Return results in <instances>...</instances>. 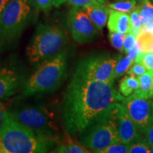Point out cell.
Wrapping results in <instances>:
<instances>
[{"label": "cell", "instance_id": "6da1fadb", "mask_svg": "<svg viewBox=\"0 0 153 153\" xmlns=\"http://www.w3.org/2000/svg\"><path fill=\"white\" fill-rule=\"evenodd\" d=\"M123 99L114 83L72 76L62 103V114L68 133L80 135L101 112Z\"/></svg>", "mask_w": 153, "mask_h": 153}, {"label": "cell", "instance_id": "7a4b0ae2", "mask_svg": "<svg viewBox=\"0 0 153 153\" xmlns=\"http://www.w3.org/2000/svg\"><path fill=\"white\" fill-rule=\"evenodd\" d=\"M35 0H10L0 13V54L16 46L24 32L40 14Z\"/></svg>", "mask_w": 153, "mask_h": 153}, {"label": "cell", "instance_id": "3957f363", "mask_svg": "<svg viewBox=\"0 0 153 153\" xmlns=\"http://www.w3.org/2000/svg\"><path fill=\"white\" fill-rule=\"evenodd\" d=\"M57 144V139L36 134L7 111L0 127V153H45L52 152Z\"/></svg>", "mask_w": 153, "mask_h": 153}, {"label": "cell", "instance_id": "277c9868", "mask_svg": "<svg viewBox=\"0 0 153 153\" xmlns=\"http://www.w3.org/2000/svg\"><path fill=\"white\" fill-rule=\"evenodd\" d=\"M68 52L65 49L36 67L22 88L23 97L53 92L62 85L67 76Z\"/></svg>", "mask_w": 153, "mask_h": 153}, {"label": "cell", "instance_id": "5b68a950", "mask_svg": "<svg viewBox=\"0 0 153 153\" xmlns=\"http://www.w3.org/2000/svg\"><path fill=\"white\" fill-rule=\"evenodd\" d=\"M67 43L68 36L62 28L48 23H41L26 47V58L30 65L36 68L64 50Z\"/></svg>", "mask_w": 153, "mask_h": 153}, {"label": "cell", "instance_id": "8992f818", "mask_svg": "<svg viewBox=\"0 0 153 153\" xmlns=\"http://www.w3.org/2000/svg\"><path fill=\"white\" fill-rule=\"evenodd\" d=\"M117 103L101 112L80 134V142L89 150L100 153L108 145L120 142L116 118Z\"/></svg>", "mask_w": 153, "mask_h": 153}, {"label": "cell", "instance_id": "52a82bcc", "mask_svg": "<svg viewBox=\"0 0 153 153\" xmlns=\"http://www.w3.org/2000/svg\"><path fill=\"white\" fill-rule=\"evenodd\" d=\"M7 112L15 120L36 134L57 139L53 116L45 106L16 104L9 108Z\"/></svg>", "mask_w": 153, "mask_h": 153}, {"label": "cell", "instance_id": "ba28073f", "mask_svg": "<svg viewBox=\"0 0 153 153\" xmlns=\"http://www.w3.org/2000/svg\"><path fill=\"white\" fill-rule=\"evenodd\" d=\"M120 55L111 57L106 54L88 55L81 59L72 76L78 79L114 83L113 71Z\"/></svg>", "mask_w": 153, "mask_h": 153}, {"label": "cell", "instance_id": "9c48e42d", "mask_svg": "<svg viewBox=\"0 0 153 153\" xmlns=\"http://www.w3.org/2000/svg\"><path fill=\"white\" fill-rule=\"evenodd\" d=\"M28 76L26 68L16 60L0 62V101L22 89Z\"/></svg>", "mask_w": 153, "mask_h": 153}, {"label": "cell", "instance_id": "30bf717a", "mask_svg": "<svg viewBox=\"0 0 153 153\" xmlns=\"http://www.w3.org/2000/svg\"><path fill=\"white\" fill-rule=\"evenodd\" d=\"M137 129L143 133L153 124V100L132 94L121 101Z\"/></svg>", "mask_w": 153, "mask_h": 153}, {"label": "cell", "instance_id": "8fae6325", "mask_svg": "<svg viewBox=\"0 0 153 153\" xmlns=\"http://www.w3.org/2000/svg\"><path fill=\"white\" fill-rule=\"evenodd\" d=\"M68 22L72 37L77 43H90L98 36L99 30L80 7H72Z\"/></svg>", "mask_w": 153, "mask_h": 153}, {"label": "cell", "instance_id": "7c38bea8", "mask_svg": "<svg viewBox=\"0 0 153 153\" xmlns=\"http://www.w3.org/2000/svg\"><path fill=\"white\" fill-rule=\"evenodd\" d=\"M116 118L120 142L129 144L137 140L142 137L125 107L118 103H117Z\"/></svg>", "mask_w": 153, "mask_h": 153}, {"label": "cell", "instance_id": "4fadbf2b", "mask_svg": "<svg viewBox=\"0 0 153 153\" xmlns=\"http://www.w3.org/2000/svg\"><path fill=\"white\" fill-rule=\"evenodd\" d=\"M82 9L99 30L106 26L109 14V9L108 7L96 1L94 3L85 6Z\"/></svg>", "mask_w": 153, "mask_h": 153}, {"label": "cell", "instance_id": "5bb4252c", "mask_svg": "<svg viewBox=\"0 0 153 153\" xmlns=\"http://www.w3.org/2000/svg\"><path fill=\"white\" fill-rule=\"evenodd\" d=\"M107 26L110 31L118 32L124 34L129 33L131 29L129 15L127 13L109 9Z\"/></svg>", "mask_w": 153, "mask_h": 153}, {"label": "cell", "instance_id": "9a60e30c", "mask_svg": "<svg viewBox=\"0 0 153 153\" xmlns=\"http://www.w3.org/2000/svg\"><path fill=\"white\" fill-rule=\"evenodd\" d=\"M153 79V72L147 71L137 77L139 87L133 93V94L142 98H150V91Z\"/></svg>", "mask_w": 153, "mask_h": 153}, {"label": "cell", "instance_id": "2e32d148", "mask_svg": "<svg viewBox=\"0 0 153 153\" xmlns=\"http://www.w3.org/2000/svg\"><path fill=\"white\" fill-rule=\"evenodd\" d=\"M135 8L139 12L143 26L153 20V4L150 0H140Z\"/></svg>", "mask_w": 153, "mask_h": 153}, {"label": "cell", "instance_id": "e0dca14e", "mask_svg": "<svg viewBox=\"0 0 153 153\" xmlns=\"http://www.w3.org/2000/svg\"><path fill=\"white\" fill-rule=\"evenodd\" d=\"M139 87L137 78L131 75L125 76L120 80L119 84V91L123 97H128Z\"/></svg>", "mask_w": 153, "mask_h": 153}, {"label": "cell", "instance_id": "ac0fdd59", "mask_svg": "<svg viewBox=\"0 0 153 153\" xmlns=\"http://www.w3.org/2000/svg\"><path fill=\"white\" fill-rule=\"evenodd\" d=\"M132 63L133 62L128 57H122L121 55H120L113 71V79L114 81L126 73Z\"/></svg>", "mask_w": 153, "mask_h": 153}, {"label": "cell", "instance_id": "d6986e66", "mask_svg": "<svg viewBox=\"0 0 153 153\" xmlns=\"http://www.w3.org/2000/svg\"><path fill=\"white\" fill-rule=\"evenodd\" d=\"M137 43L140 51L153 53V35L142 30L137 37Z\"/></svg>", "mask_w": 153, "mask_h": 153}, {"label": "cell", "instance_id": "ffe728a7", "mask_svg": "<svg viewBox=\"0 0 153 153\" xmlns=\"http://www.w3.org/2000/svg\"><path fill=\"white\" fill-rule=\"evenodd\" d=\"M136 5V0H122V1H117L115 3L109 4L108 7L111 9L128 14L133 11Z\"/></svg>", "mask_w": 153, "mask_h": 153}, {"label": "cell", "instance_id": "44dd1931", "mask_svg": "<svg viewBox=\"0 0 153 153\" xmlns=\"http://www.w3.org/2000/svg\"><path fill=\"white\" fill-rule=\"evenodd\" d=\"M68 148L69 153H89L90 152L86 147L81 143L77 142L72 139L69 135H67L65 141L63 142Z\"/></svg>", "mask_w": 153, "mask_h": 153}, {"label": "cell", "instance_id": "7402d4cb", "mask_svg": "<svg viewBox=\"0 0 153 153\" xmlns=\"http://www.w3.org/2000/svg\"><path fill=\"white\" fill-rule=\"evenodd\" d=\"M150 148L143 137L135 142L130 143L129 153H150Z\"/></svg>", "mask_w": 153, "mask_h": 153}, {"label": "cell", "instance_id": "603a6c76", "mask_svg": "<svg viewBox=\"0 0 153 153\" xmlns=\"http://www.w3.org/2000/svg\"><path fill=\"white\" fill-rule=\"evenodd\" d=\"M130 143L126 144L118 142L111 144L101 151L100 153H128L129 151Z\"/></svg>", "mask_w": 153, "mask_h": 153}, {"label": "cell", "instance_id": "cb8c5ba5", "mask_svg": "<svg viewBox=\"0 0 153 153\" xmlns=\"http://www.w3.org/2000/svg\"><path fill=\"white\" fill-rule=\"evenodd\" d=\"M125 36L126 34L115 31H110L109 33V40L111 44L114 48L118 50L121 53H123V39Z\"/></svg>", "mask_w": 153, "mask_h": 153}, {"label": "cell", "instance_id": "d4e9b609", "mask_svg": "<svg viewBox=\"0 0 153 153\" xmlns=\"http://www.w3.org/2000/svg\"><path fill=\"white\" fill-rule=\"evenodd\" d=\"M147 70L143 65L141 62H133L129 67L128 70H127L126 73L128 75H131L137 78L138 76L142 75L146 72Z\"/></svg>", "mask_w": 153, "mask_h": 153}, {"label": "cell", "instance_id": "484cf974", "mask_svg": "<svg viewBox=\"0 0 153 153\" xmlns=\"http://www.w3.org/2000/svg\"><path fill=\"white\" fill-rule=\"evenodd\" d=\"M129 16L130 19H131V28H134V29L142 30L143 24L141 22L139 12L136 8L134 9V10L130 13Z\"/></svg>", "mask_w": 153, "mask_h": 153}, {"label": "cell", "instance_id": "4316f807", "mask_svg": "<svg viewBox=\"0 0 153 153\" xmlns=\"http://www.w3.org/2000/svg\"><path fill=\"white\" fill-rule=\"evenodd\" d=\"M137 43V36L131 33H128L126 34L123 39V53H126L131 48H133Z\"/></svg>", "mask_w": 153, "mask_h": 153}, {"label": "cell", "instance_id": "83f0119b", "mask_svg": "<svg viewBox=\"0 0 153 153\" xmlns=\"http://www.w3.org/2000/svg\"><path fill=\"white\" fill-rule=\"evenodd\" d=\"M141 63L146 69L147 71L153 72V53L145 52Z\"/></svg>", "mask_w": 153, "mask_h": 153}, {"label": "cell", "instance_id": "f1b7e54d", "mask_svg": "<svg viewBox=\"0 0 153 153\" xmlns=\"http://www.w3.org/2000/svg\"><path fill=\"white\" fill-rule=\"evenodd\" d=\"M68 3L72 7H80L82 8L85 6L97 1V0H67Z\"/></svg>", "mask_w": 153, "mask_h": 153}, {"label": "cell", "instance_id": "f546056e", "mask_svg": "<svg viewBox=\"0 0 153 153\" xmlns=\"http://www.w3.org/2000/svg\"><path fill=\"white\" fill-rule=\"evenodd\" d=\"M36 2L42 11L47 12L52 9V0H35Z\"/></svg>", "mask_w": 153, "mask_h": 153}, {"label": "cell", "instance_id": "4dcf8cb0", "mask_svg": "<svg viewBox=\"0 0 153 153\" xmlns=\"http://www.w3.org/2000/svg\"><path fill=\"white\" fill-rule=\"evenodd\" d=\"M143 137L148 143L149 146H153V124L143 133Z\"/></svg>", "mask_w": 153, "mask_h": 153}, {"label": "cell", "instance_id": "1f68e13d", "mask_svg": "<svg viewBox=\"0 0 153 153\" xmlns=\"http://www.w3.org/2000/svg\"><path fill=\"white\" fill-rule=\"evenodd\" d=\"M139 51H140L139 46H138V45H137V43H136L133 48H131V49L128 50V51H126L125 53L126 54V56L128 57L129 58L131 59L132 62L133 63L135 57H137V54H138Z\"/></svg>", "mask_w": 153, "mask_h": 153}, {"label": "cell", "instance_id": "d6a6232c", "mask_svg": "<svg viewBox=\"0 0 153 153\" xmlns=\"http://www.w3.org/2000/svg\"><path fill=\"white\" fill-rule=\"evenodd\" d=\"M7 109L6 108L5 105L4 103L0 101V127L2 125L4 120L6 114H7Z\"/></svg>", "mask_w": 153, "mask_h": 153}, {"label": "cell", "instance_id": "836d02e7", "mask_svg": "<svg viewBox=\"0 0 153 153\" xmlns=\"http://www.w3.org/2000/svg\"><path fill=\"white\" fill-rule=\"evenodd\" d=\"M142 29L143 30H144V31L148 32V33H150L152 34V35H153V20L151 21L149 24L143 26Z\"/></svg>", "mask_w": 153, "mask_h": 153}, {"label": "cell", "instance_id": "e575fe53", "mask_svg": "<svg viewBox=\"0 0 153 153\" xmlns=\"http://www.w3.org/2000/svg\"><path fill=\"white\" fill-rule=\"evenodd\" d=\"M67 0H52V4L53 6L55 7H58L60 5H62V4H64Z\"/></svg>", "mask_w": 153, "mask_h": 153}, {"label": "cell", "instance_id": "d590c367", "mask_svg": "<svg viewBox=\"0 0 153 153\" xmlns=\"http://www.w3.org/2000/svg\"><path fill=\"white\" fill-rule=\"evenodd\" d=\"M9 1L10 0H0V13L1 12V11L3 10V9L4 8V7Z\"/></svg>", "mask_w": 153, "mask_h": 153}, {"label": "cell", "instance_id": "8d00e7d4", "mask_svg": "<svg viewBox=\"0 0 153 153\" xmlns=\"http://www.w3.org/2000/svg\"><path fill=\"white\" fill-rule=\"evenodd\" d=\"M150 98H153V79H152V85H151V89L150 91Z\"/></svg>", "mask_w": 153, "mask_h": 153}, {"label": "cell", "instance_id": "74e56055", "mask_svg": "<svg viewBox=\"0 0 153 153\" xmlns=\"http://www.w3.org/2000/svg\"><path fill=\"white\" fill-rule=\"evenodd\" d=\"M97 1L101 4H105L107 3V1H108V0H97Z\"/></svg>", "mask_w": 153, "mask_h": 153}, {"label": "cell", "instance_id": "f35d334b", "mask_svg": "<svg viewBox=\"0 0 153 153\" xmlns=\"http://www.w3.org/2000/svg\"><path fill=\"white\" fill-rule=\"evenodd\" d=\"M150 152L153 153V146L150 147Z\"/></svg>", "mask_w": 153, "mask_h": 153}, {"label": "cell", "instance_id": "ab89813d", "mask_svg": "<svg viewBox=\"0 0 153 153\" xmlns=\"http://www.w3.org/2000/svg\"><path fill=\"white\" fill-rule=\"evenodd\" d=\"M116 1H122V0H116Z\"/></svg>", "mask_w": 153, "mask_h": 153}]
</instances>
